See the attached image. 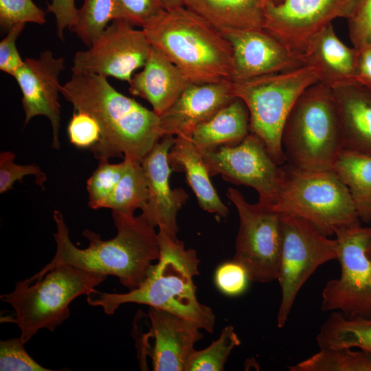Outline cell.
<instances>
[{
  "label": "cell",
  "mask_w": 371,
  "mask_h": 371,
  "mask_svg": "<svg viewBox=\"0 0 371 371\" xmlns=\"http://www.w3.org/2000/svg\"><path fill=\"white\" fill-rule=\"evenodd\" d=\"M112 216L117 229L113 238L102 240L98 234L87 229L82 234L88 239L89 245L79 249L70 240L63 214L55 210V255L28 280L39 278L59 265H69L107 276H114L128 291L137 288L146 279L153 262L159 260L157 233L142 214L135 216L112 211Z\"/></svg>",
  "instance_id": "6da1fadb"
},
{
  "label": "cell",
  "mask_w": 371,
  "mask_h": 371,
  "mask_svg": "<svg viewBox=\"0 0 371 371\" xmlns=\"http://www.w3.org/2000/svg\"><path fill=\"white\" fill-rule=\"evenodd\" d=\"M60 93L74 111L85 112L98 122L100 138L91 150L98 160L124 155L141 162L162 137L159 115L120 93L104 76L73 74Z\"/></svg>",
  "instance_id": "7a4b0ae2"
},
{
  "label": "cell",
  "mask_w": 371,
  "mask_h": 371,
  "mask_svg": "<svg viewBox=\"0 0 371 371\" xmlns=\"http://www.w3.org/2000/svg\"><path fill=\"white\" fill-rule=\"evenodd\" d=\"M159 260L153 264L144 281L124 293L97 291L87 296L91 306H101L112 315L122 304L137 303L172 313L192 320L212 333L215 315L212 308L197 300L193 278L199 275V260L193 249L159 229Z\"/></svg>",
  "instance_id": "3957f363"
},
{
  "label": "cell",
  "mask_w": 371,
  "mask_h": 371,
  "mask_svg": "<svg viewBox=\"0 0 371 371\" xmlns=\"http://www.w3.org/2000/svg\"><path fill=\"white\" fill-rule=\"evenodd\" d=\"M192 84L232 79L233 49L223 34L186 7L166 12L142 29Z\"/></svg>",
  "instance_id": "277c9868"
},
{
  "label": "cell",
  "mask_w": 371,
  "mask_h": 371,
  "mask_svg": "<svg viewBox=\"0 0 371 371\" xmlns=\"http://www.w3.org/2000/svg\"><path fill=\"white\" fill-rule=\"evenodd\" d=\"M106 278L99 273L59 265L39 278L18 281L12 292L0 296L15 313L1 322L16 324L21 339L27 343L41 329L53 332L69 317L71 302L80 295L96 293L95 287Z\"/></svg>",
  "instance_id": "5b68a950"
},
{
  "label": "cell",
  "mask_w": 371,
  "mask_h": 371,
  "mask_svg": "<svg viewBox=\"0 0 371 371\" xmlns=\"http://www.w3.org/2000/svg\"><path fill=\"white\" fill-rule=\"evenodd\" d=\"M286 162L308 170H333L344 150L339 113L332 89L319 82L299 96L282 133Z\"/></svg>",
  "instance_id": "8992f818"
},
{
  "label": "cell",
  "mask_w": 371,
  "mask_h": 371,
  "mask_svg": "<svg viewBox=\"0 0 371 371\" xmlns=\"http://www.w3.org/2000/svg\"><path fill=\"white\" fill-rule=\"evenodd\" d=\"M272 208L280 214L302 218L327 236L341 228L360 225L347 186L334 170H308L289 164Z\"/></svg>",
  "instance_id": "52a82bcc"
},
{
  "label": "cell",
  "mask_w": 371,
  "mask_h": 371,
  "mask_svg": "<svg viewBox=\"0 0 371 371\" xmlns=\"http://www.w3.org/2000/svg\"><path fill=\"white\" fill-rule=\"evenodd\" d=\"M317 82V72L309 65L233 81L236 98L241 99L248 109L250 132L263 141L278 165L286 162L282 133L287 117L303 91Z\"/></svg>",
  "instance_id": "ba28073f"
},
{
  "label": "cell",
  "mask_w": 371,
  "mask_h": 371,
  "mask_svg": "<svg viewBox=\"0 0 371 371\" xmlns=\"http://www.w3.org/2000/svg\"><path fill=\"white\" fill-rule=\"evenodd\" d=\"M282 246L277 280L281 300L277 325L282 328L300 289L315 270L338 257L336 239H330L308 221L293 215L280 214Z\"/></svg>",
  "instance_id": "9c48e42d"
},
{
  "label": "cell",
  "mask_w": 371,
  "mask_h": 371,
  "mask_svg": "<svg viewBox=\"0 0 371 371\" xmlns=\"http://www.w3.org/2000/svg\"><path fill=\"white\" fill-rule=\"evenodd\" d=\"M226 196L236 207L239 228L232 260L242 265L249 279L266 283L277 280L282 246L280 214L271 205L248 203L237 189Z\"/></svg>",
  "instance_id": "30bf717a"
},
{
  "label": "cell",
  "mask_w": 371,
  "mask_h": 371,
  "mask_svg": "<svg viewBox=\"0 0 371 371\" xmlns=\"http://www.w3.org/2000/svg\"><path fill=\"white\" fill-rule=\"evenodd\" d=\"M341 274L329 280L322 293V311H338L348 318L371 317V259L367 249L371 227L360 225L337 229Z\"/></svg>",
  "instance_id": "8fae6325"
},
{
  "label": "cell",
  "mask_w": 371,
  "mask_h": 371,
  "mask_svg": "<svg viewBox=\"0 0 371 371\" xmlns=\"http://www.w3.org/2000/svg\"><path fill=\"white\" fill-rule=\"evenodd\" d=\"M201 151L210 177L218 175L232 183L251 187L258 193L259 201L276 203L283 170L258 135L250 133L236 145Z\"/></svg>",
  "instance_id": "7c38bea8"
},
{
  "label": "cell",
  "mask_w": 371,
  "mask_h": 371,
  "mask_svg": "<svg viewBox=\"0 0 371 371\" xmlns=\"http://www.w3.org/2000/svg\"><path fill=\"white\" fill-rule=\"evenodd\" d=\"M152 47L146 33L126 21L113 20L89 48L73 59V74H94L131 81L143 67Z\"/></svg>",
  "instance_id": "4fadbf2b"
},
{
  "label": "cell",
  "mask_w": 371,
  "mask_h": 371,
  "mask_svg": "<svg viewBox=\"0 0 371 371\" xmlns=\"http://www.w3.org/2000/svg\"><path fill=\"white\" fill-rule=\"evenodd\" d=\"M359 0L266 1L264 29L302 55L311 38L337 17L348 19Z\"/></svg>",
  "instance_id": "5bb4252c"
},
{
  "label": "cell",
  "mask_w": 371,
  "mask_h": 371,
  "mask_svg": "<svg viewBox=\"0 0 371 371\" xmlns=\"http://www.w3.org/2000/svg\"><path fill=\"white\" fill-rule=\"evenodd\" d=\"M233 49L232 81L289 71L304 65L303 56L265 29L221 32Z\"/></svg>",
  "instance_id": "9a60e30c"
},
{
  "label": "cell",
  "mask_w": 371,
  "mask_h": 371,
  "mask_svg": "<svg viewBox=\"0 0 371 371\" xmlns=\"http://www.w3.org/2000/svg\"><path fill=\"white\" fill-rule=\"evenodd\" d=\"M65 69V59L56 58L45 50L38 58H26L13 77L22 92L25 126L35 116L44 115L51 123L53 148H60V105L58 101L62 85L59 76Z\"/></svg>",
  "instance_id": "2e32d148"
},
{
  "label": "cell",
  "mask_w": 371,
  "mask_h": 371,
  "mask_svg": "<svg viewBox=\"0 0 371 371\" xmlns=\"http://www.w3.org/2000/svg\"><path fill=\"white\" fill-rule=\"evenodd\" d=\"M174 142V136L164 135L141 160L148 188V201L142 214L155 227L177 237V215L188 194L181 188L171 189L170 186L172 170L168 161V153Z\"/></svg>",
  "instance_id": "e0dca14e"
},
{
  "label": "cell",
  "mask_w": 371,
  "mask_h": 371,
  "mask_svg": "<svg viewBox=\"0 0 371 371\" xmlns=\"http://www.w3.org/2000/svg\"><path fill=\"white\" fill-rule=\"evenodd\" d=\"M150 327L143 339H153V346L143 347L154 371H184L195 344L203 338L194 322L172 313L149 307Z\"/></svg>",
  "instance_id": "ac0fdd59"
},
{
  "label": "cell",
  "mask_w": 371,
  "mask_h": 371,
  "mask_svg": "<svg viewBox=\"0 0 371 371\" xmlns=\"http://www.w3.org/2000/svg\"><path fill=\"white\" fill-rule=\"evenodd\" d=\"M236 98L233 81L190 84L161 115V136H190L201 124L212 117Z\"/></svg>",
  "instance_id": "d6986e66"
},
{
  "label": "cell",
  "mask_w": 371,
  "mask_h": 371,
  "mask_svg": "<svg viewBox=\"0 0 371 371\" xmlns=\"http://www.w3.org/2000/svg\"><path fill=\"white\" fill-rule=\"evenodd\" d=\"M359 51L345 45L335 34L331 23L314 34L302 54L305 65L317 72L319 82L334 88L357 82Z\"/></svg>",
  "instance_id": "ffe728a7"
},
{
  "label": "cell",
  "mask_w": 371,
  "mask_h": 371,
  "mask_svg": "<svg viewBox=\"0 0 371 371\" xmlns=\"http://www.w3.org/2000/svg\"><path fill=\"white\" fill-rule=\"evenodd\" d=\"M129 91L148 101L161 115L192 84L159 49L152 46L143 69L133 76Z\"/></svg>",
  "instance_id": "44dd1931"
},
{
  "label": "cell",
  "mask_w": 371,
  "mask_h": 371,
  "mask_svg": "<svg viewBox=\"0 0 371 371\" xmlns=\"http://www.w3.org/2000/svg\"><path fill=\"white\" fill-rule=\"evenodd\" d=\"M344 150L371 155V89L357 82L332 88Z\"/></svg>",
  "instance_id": "7402d4cb"
},
{
  "label": "cell",
  "mask_w": 371,
  "mask_h": 371,
  "mask_svg": "<svg viewBox=\"0 0 371 371\" xmlns=\"http://www.w3.org/2000/svg\"><path fill=\"white\" fill-rule=\"evenodd\" d=\"M168 161L172 171L185 173L186 182L201 209L223 218L227 216L229 210L213 186L202 153L190 136L175 137Z\"/></svg>",
  "instance_id": "603a6c76"
},
{
  "label": "cell",
  "mask_w": 371,
  "mask_h": 371,
  "mask_svg": "<svg viewBox=\"0 0 371 371\" xmlns=\"http://www.w3.org/2000/svg\"><path fill=\"white\" fill-rule=\"evenodd\" d=\"M267 0H186L185 7L223 32L264 29Z\"/></svg>",
  "instance_id": "cb8c5ba5"
},
{
  "label": "cell",
  "mask_w": 371,
  "mask_h": 371,
  "mask_svg": "<svg viewBox=\"0 0 371 371\" xmlns=\"http://www.w3.org/2000/svg\"><path fill=\"white\" fill-rule=\"evenodd\" d=\"M249 114L245 102L236 98L207 121L199 124L191 139L201 150L240 143L249 133Z\"/></svg>",
  "instance_id": "d4e9b609"
},
{
  "label": "cell",
  "mask_w": 371,
  "mask_h": 371,
  "mask_svg": "<svg viewBox=\"0 0 371 371\" xmlns=\"http://www.w3.org/2000/svg\"><path fill=\"white\" fill-rule=\"evenodd\" d=\"M333 170L348 188L360 221L371 223V155L343 150Z\"/></svg>",
  "instance_id": "484cf974"
},
{
  "label": "cell",
  "mask_w": 371,
  "mask_h": 371,
  "mask_svg": "<svg viewBox=\"0 0 371 371\" xmlns=\"http://www.w3.org/2000/svg\"><path fill=\"white\" fill-rule=\"evenodd\" d=\"M319 350L358 348L371 351V317L348 318L332 313L316 337Z\"/></svg>",
  "instance_id": "4316f807"
},
{
  "label": "cell",
  "mask_w": 371,
  "mask_h": 371,
  "mask_svg": "<svg viewBox=\"0 0 371 371\" xmlns=\"http://www.w3.org/2000/svg\"><path fill=\"white\" fill-rule=\"evenodd\" d=\"M126 169L109 198L104 208L128 215L142 210L148 199V183L141 162L124 157Z\"/></svg>",
  "instance_id": "83f0119b"
},
{
  "label": "cell",
  "mask_w": 371,
  "mask_h": 371,
  "mask_svg": "<svg viewBox=\"0 0 371 371\" xmlns=\"http://www.w3.org/2000/svg\"><path fill=\"white\" fill-rule=\"evenodd\" d=\"M289 368L291 371H371V351L352 348L319 350Z\"/></svg>",
  "instance_id": "f1b7e54d"
},
{
  "label": "cell",
  "mask_w": 371,
  "mask_h": 371,
  "mask_svg": "<svg viewBox=\"0 0 371 371\" xmlns=\"http://www.w3.org/2000/svg\"><path fill=\"white\" fill-rule=\"evenodd\" d=\"M114 19V0H85L69 29L89 47Z\"/></svg>",
  "instance_id": "f546056e"
},
{
  "label": "cell",
  "mask_w": 371,
  "mask_h": 371,
  "mask_svg": "<svg viewBox=\"0 0 371 371\" xmlns=\"http://www.w3.org/2000/svg\"><path fill=\"white\" fill-rule=\"evenodd\" d=\"M240 344V340L234 328L228 325L209 346L193 351L186 362L184 371H222L231 352Z\"/></svg>",
  "instance_id": "4dcf8cb0"
},
{
  "label": "cell",
  "mask_w": 371,
  "mask_h": 371,
  "mask_svg": "<svg viewBox=\"0 0 371 371\" xmlns=\"http://www.w3.org/2000/svg\"><path fill=\"white\" fill-rule=\"evenodd\" d=\"M126 159L118 164H111L106 159L99 160L98 168L87 181L89 205L91 208H104L126 169Z\"/></svg>",
  "instance_id": "1f68e13d"
},
{
  "label": "cell",
  "mask_w": 371,
  "mask_h": 371,
  "mask_svg": "<svg viewBox=\"0 0 371 371\" xmlns=\"http://www.w3.org/2000/svg\"><path fill=\"white\" fill-rule=\"evenodd\" d=\"M166 11L159 0H114V19L146 27Z\"/></svg>",
  "instance_id": "d6a6232c"
},
{
  "label": "cell",
  "mask_w": 371,
  "mask_h": 371,
  "mask_svg": "<svg viewBox=\"0 0 371 371\" xmlns=\"http://www.w3.org/2000/svg\"><path fill=\"white\" fill-rule=\"evenodd\" d=\"M45 13L32 0H0V25L8 30L17 24L45 23Z\"/></svg>",
  "instance_id": "836d02e7"
},
{
  "label": "cell",
  "mask_w": 371,
  "mask_h": 371,
  "mask_svg": "<svg viewBox=\"0 0 371 371\" xmlns=\"http://www.w3.org/2000/svg\"><path fill=\"white\" fill-rule=\"evenodd\" d=\"M25 344L21 337L0 341V370L51 371L28 355L25 349Z\"/></svg>",
  "instance_id": "e575fe53"
},
{
  "label": "cell",
  "mask_w": 371,
  "mask_h": 371,
  "mask_svg": "<svg viewBox=\"0 0 371 371\" xmlns=\"http://www.w3.org/2000/svg\"><path fill=\"white\" fill-rule=\"evenodd\" d=\"M15 155L11 151L0 153V193L12 188L16 181L21 182L25 176L33 175L36 183L43 186L47 177L41 168L34 164L19 165L14 162Z\"/></svg>",
  "instance_id": "d590c367"
},
{
  "label": "cell",
  "mask_w": 371,
  "mask_h": 371,
  "mask_svg": "<svg viewBox=\"0 0 371 371\" xmlns=\"http://www.w3.org/2000/svg\"><path fill=\"white\" fill-rule=\"evenodd\" d=\"M349 36L358 51L371 48V0H359L347 19Z\"/></svg>",
  "instance_id": "8d00e7d4"
},
{
  "label": "cell",
  "mask_w": 371,
  "mask_h": 371,
  "mask_svg": "<svg viewBox=\"0 0 371 371\" xmlns=\"http://www.w3.org/2000/svg\"><path fill=\"white\" fill-rule=\"evenodd\" d=\"M69 142L78 148L92 147L100 138V128L96 120L83 111H74L69 122Z\"/></svg>",
  "instance_id": "74e56055"
},
{
  "label": "cell",
  "mask_w": 371,
  "mask_h": 371,
  "mask_svg": "<svg viewBox=\"0 0 371 371\" xmlns=\"http://www.w3.org/2000/svg\"><path fill=\"white\" fill-rule=\"evenodd\" d=\"M249 279L245 268L234 260L216 269L214 282L218 289L227 296H238L247 289Z\"/></svg>",
  "instance_id": "f35d334b"
},
{
  "label": "cell",
  "mask_w": 371,
  "mask_h": 371,
  "mask_svg": "<svg viewBox=\"0 0 371 371\" xmlns=\"http://www.w3.org/2000/svg\"><path fill=\"white\" fill-rule=\"evenodd\" d=\"M25 25H14L8 30L7 35L0 42V69L12 76L24 61L18 52L16 41Z\"/></svg>",
  "instance_id": "ab89813d"
},
{
  "label": "cell",
  "mask_w": 371,
  "mask_h": 371,
  "mask_svg": "<svg viewBox=\"0 0 371 371\" xmlns=\"http://www.w3.org/2000/svg\"><path fill=\"white\" fill-rule=\"evenodd\" d=\"M78 10L76 0H52L47 3V11L55 16L57 36L62 41H65V29H70L75 23Z\"/></svg>",
  "instance_id": "60d3db41"
},
{
  "label": "cell",
  "mask_w": 371,
  "mask_h": 371,
  "mask_svg": "<svg viewBox=\"0 0 371 371\" xmlns=\"http://www.w3.org/2000/svg\"><path fill=\"white\" fill-rule=\"evenodd\" d=\"M356 81L371 89V48L359 51Z\"/></svg>",
  "instance_id": "b9f144b4"
},
{
  "label": "cell",
  "mask_w": 371,
  "mask_h": 371,
  "mask_svg": "<svg viewBox=\"0 0 371 371\" xmlns=\"http://www.w3.org/2000/svg\"><path fill=\"white\" fill-rule=\"evenodd\" d=\"M186 0H159L161 6L166 12L175 10L185 7Z\"/></svg>",
  "instance_id": "7bdbcfd3"
},
{
  "label": "cell",
  "mask_w": 371,
  "mask_h": 371,
  "mask_svg": "<svg viewBox=\"0 0 371 371\" xmlns=\"http://www.w3.org/2000/svg\"><path fill=\"white\" fill-rule=\"evenodd\" d=\"M367 255L371 259V242L367 249Z\"/></svg>",
  "instance_id": "ee69618b"
},
{
  "label": "cell",
  "mask_w": 371,
  "mask_h": 371,
  "mask_svg": "<svg viewBox=\"0 0 371 371\" xmlns=\"http://www.w3.org/2000/svg\"><path fill=\"white\" fill-rule=\"evenodd\" d=\"M267 1H271L274 3H280L282 0H267Z\"/></svg>",
  "instance_id": "f6af8a7d"
}]
</instances>
